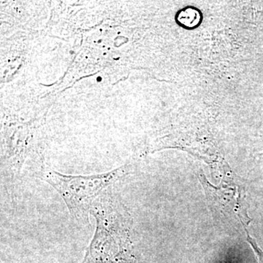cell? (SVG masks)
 <instances>
[{"instance_id":"cell-1","label":"cell","mask_w":263,"mask_h":263,"mask_svg":"<svg viewBox=\"0 0 263 263\" xmlns=\"http://www.w3.org/2000/svg\"><path fill=\"white\" fill-rule=\"evenodd\" d=\"M120 175L121 172L118 171L88 176H65L54 171H48L43 174L42 179L56 190L71 215L79 220L87 215L97 197L115 183Z\"/></svg>"},{"instance_id":"cell-2","label":"cell","mask_w":263,"mask_h":263,"mask_svg":"<svg viewBox=\"0 0 263 263\" xmlns=\"http://www.w3.org/2000/svg\"><path fill=\"white\" fill-rule=\"evenodd\" d=\"M246 231H247V241L249 242V245H251V247L253 249L254 253L257 255V259H258V263H263V252L262 249L259 248V246L257 245V242L256 240L252 238V237L251 236L250 234H249L248 230L246 229Z\"/></svg>"}]
</instances>
